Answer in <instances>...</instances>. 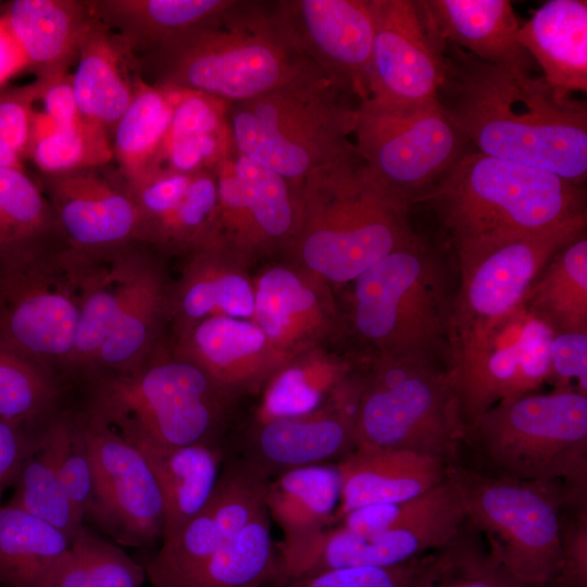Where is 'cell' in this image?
Here are the masks:
<instances>
[{
    "instance_id": "cell-1",
    "label": "cell",
    "mask_w": 587,
    "mask_h": 587,
    "mask_svg": "<svg viewBox=\"0 0 587 587\" xmlns=\"http://www.w3.org/2000/svg\"><path fill=\"white\" fill-rule=\"evenodd\" d=\"M437 102L472 149L583 185L587 107L542 76L484 62L446 42Z\"/></svg>"
},
{
    "instance_id": "cell-2",
    "label": "cell",
    "mask_w": 587,
    "mask_h": 587,
    "mask_svg": "<svg viewBox=\"0 0 587 587\" xmlns=\"http://www.w3.org/2000/svg\"><path fill=\"white\" fill-rule=\"evenodd\" d=\"M134 62L149 83L201 92L228 104L317 70L280 32L271 2L237 0L210 22L134 57Z\"/></svg>"
},
{
    "instance_id": "cell-3",
    "label": "cell",
    "mask_w": 587,
    "mask_h": 587,
    "mask_svg": "<svg viewBox=\"0 0 587 587\" xmlns=\"http://www.w3.org/2000/svg\"><path fill=\"white\" fill-rule=\"evenodd\" d=\"M408 213L374 182L355 148L303 180L283 255L330 286L348 285L414 236Z\"/></svg>"
},
{
    "instance_id": "cell-4",
    "label": "cell",
    "mask_w": 587,
    "mask_h": 587,
    "mask_svg": "<svg viewBox=\"0 0 587 587\" xmlns=\"http://www.w3.org/2000/svg\"><path fill=\"white\" fill-rule=\"evenodd\" d=\"M74 387L85 415L134 445L159 447L214 444L233 399L167 337L134 366L91 374Z\"/></svg>"
},
{
    "instance_id": "cell-5",
    "label": "cell",
    "mask_w": 587,
    "mask_h": 587,
    "mask_svg": "<svg viewBox=\"0 0 587 587\" xmlns=\"http://www.w3.org/2000/svg\"><path fill=\"white\" fill-rule=\"evenodd\" d=\"M454 251L545 230L586 214L583 185L474 149L425 197Z\"/></svg>"
},
{
    "instance_id": "cell-6",
    "label": "cell",
    "mask_w": 587,
    "mask_h": 587,
    "mask_svg": "<svg viewBox=\"0 0 587 587\" xmlns=\"http://www.w3.org/2000/svg\"><path fill=\"white\" fill-rule=\"evenodd\" d=\"M352 92L319 70L251 100L229 104L236 153L287 179L299 192L315 168L355 151L359 104Z\"/></svg>"
},
{
    "instance_id": "cell-7",
    "label": "cell",
    "mask_w": 587,
    "mask_h": 587,
    "mask_svg": "<svg viewBox=\"0 0 587 587\" xmlns=\"http://www.w3.org/2000/svg\"><path fill=\"white\" fill-rule=\"evenodd\" d=\"M349 285L347 321L371 355L445 361L454 296L440 257L419 235Z\"/></svg>"
},
{
    "instance_id": "cell-8",
    "label": "cell",
    "mask_w": 587,
    "mask_h": 587,
    "mask_svg": "<svg viewBox=\"0 0 587 587\" xmlns=\"http://www.w3.org/2000/svg\"><path fill=\"white\" fill-rule=\"evenodd\" d=\"M367 362L360 373L354 448L404 449L451 460L466 425L446 363L413 355H370Z\"/></svg>"
},
{
    "instance_id": "cell-9",
    "label": "cell",
    "mask_w": 587,
    "mask_h": 587,
    "mask_svg": "<svg viewBox=\"0 0 587 587\" xmlns=\"http://www.w3.org/2000/svg\"><path fill=\"white\" fill-rule=\"evenodd\" d=\"M503 476L567 486L585 504L587 396L574 389L502 400L466 432Z\"/></svg>"
},
{
    "instance_id": "cell-10",
    "label": "cell",
    "mask_w": 587,
    "mask_h": 587,
    "mask_svg": "<svg viewBox=\"0 0 587 587\" xmlns=\"http://www.w3.org/2000/svg\"><path fill=\"white\" fill-rule=\"evenodd\" d=\"M86 261L70 246L0 254V347L65 383Z\"/></svg>"
},
{
    "instance_id": "cell-11",
    "label": "cell",
    "mask_w": 587,
    "mask_h": 587,
    "mask_svg": "<svg viewBox=\"0 0 587 587\" xmlns=\"http://www.w3.org/2000/svg\"><path fill=\"white\" fill-rule=\"evenodd\" d=\"M466 521L485 534L489 551L505 571L529 587H552L561 565L558 484L454 472Z\"/></svg>"
},
{
    "instance_id": "cell-12",
    "label": "cell",
    "mask_w": 587,
    "mask_h": 587,
    "mask_svg": "<svg viewBox=\"0 0 587 587\" xmlns=\"http://www.w3.org/2000/svg\"><path fill=\"white\" fill-rule=\"evenodd\" d=\"M355 148L379 188L409 210L422 203L472 147L437 100L391 107L362 100L353 133Z\"/></svg>"
},
{
    "instance_id": "cell-13",
    "label": "cell",
    "mask_w": 587,
    "mask_h": 587,
    "mask_svg": "<svg viewBox=\"0 0 587 587\" xmlns=\"http://www.w3.org/2000/svg\"><path fill=\"white\" fill-rule=\"evenodd\" d=\"M553 330L523 303L502 319L452 337L445 357L466 430L496 403L551 379Z\"/></svg>"
},
{
    "instance_id": "cell-14",
    "label": "cell",
    "mask_w": 587,
    "mask_h": 587,
    "mask_svg": "<svg viewBox=\"0 0 587 587\" xmlns=\"http://www.w3.org/2000/svg\"><path fill=\"white\" fill-rule=\"evenodd\" d=\"M585 229L586 214L545 230L455 253L460 285L453 298L448 340L491 324L522 305L551 257Z\"/></svg>"
},
{
    "instance_id": "cell-15",
    "label": "cell",
    "mask_w": 587,
    "mask_h": 587,
    "mask_svg": "<svg viewBox=\"0 0 587 587\" xmlns=\"http://www.w3.org/2000/svg\"><path fill=\"white\" fill-rule=\"evenodd\" d=\"M73 409L83 427L92 473L85 520L122 546L148 548L162 540L163 499L143 454L109 426Z\"/></svg>"
},
{
    "instance_id": "cell-16",
    "label": "cell",
    "mask_w": 587,
    "mask_h": 587,
    "mask_svg": "<svg viewBox=\"0 0 587 587\" xmlns=\"http://www.w3.org/2000/svg\"><path fill=\"white\" fill-rule=\"evenodd\" d=\"M454 478L455 489L441 504L404 525L367 535L339 526L282 542L284 575L297 578L337 569L399 565L445 546L466 521L462 489Z\"/></svg>"
},
{
    "instance_id": "cell-17",
    "label": "cell",
    "mask_w": 587,
    "mask_h": 587,
    "mask_svg": "<svg viewBox=\"0 0 587 587\" xmlns=\"http://www.w3.org/2000/svg\"><path fill=\"white\" fill-rule=\"evenodd\" d=\"M215 174L216 240L248 268L283 254L296 228L299 192L276 172L236 151Z\"/></svg>"
},
{
    "instance_id": "cell-18",
    "label": "cell",
    "mask_w": 587,
    "mask_h": 587,
    "mask_svg": "<svg viewBox=\"0 0 587 587\" xmlns=\"http://www.w3.org/2000/svg\"><path fill=\"white\" fill-rule=\"evenodd\" d=\"M274 21L291 47L361 102L375 29L373 0H279Z\"/></svg>"
},
{
    "instance_id": "cell-19",
    "label": "cell",
    "mask_w": 587,
    "mask_h": 587,
    "mask_svg": "<svg viewBox=\"0 0 587 587\" xmlns=\"http://www.w3.org/2000/svg\"><path fill=\"white\" fill-rule=\"evenodd\" d=\"M374 39L367 75L370 99L391 107L436 100L444 78V42L419 1L373 0Z\"/></svg>"
},
{
    "instance_id": "cell-20",
    "label": "cell",
    "mask_w": 587,
    "mask_h": 587,
    "mask_svg": "<svg viewBox=\"0 0 587 587\" xmlns=\"http://www.w3.org/2000/svg\"><path fill=\"white\" fill-rule=\"evenodd\" d=\"M100 168L42 175L49 200L68 246L90 253L143 245L140 211L118 174Z\"/></svg>"
},
{
    "instance_id": "cell-21",
    "label": "cell",
    "mask_w": 587,
    "mask_h": 587,
    "mask_svg": "<svg viewBox=\"0 0 587 587\" xmlns=\"http://www.w3.org/2000/svg\"><path fill=\"white\" fill-rule=\"evenodd\" d=\"M253 321L291 360L336 336L344 317L332 286L289 261L264 267L253 280Z\"/></svg>"
},
{
    "instance_id": "cell-22",
    "label": "cell",
    "mask_w": 587,
    "mask_h": 587,
    "mask_svg": "<svg viewBox=\"0 0 587 587\" xmlns=\"http://www.w3.org/2000/svg\"><path fill=\"white\" fill-rule=\"evenodd\" d=\"M360 390L359 380L348 375L319 410L302 416L257 422L245 461L268 477L348 454L354 448Z\"/></svg>"
},
{
    "instance_id": "cell-23",
    "label": "cell",
    "mask_w": 587,
    "mask_h": 587,
    "mask_svg": "<svg viewBox=\"0 0 587 587\" xmlns=\"http://www.w3.org/2000/svg\"><path fill=\"white\" fill-rule=\"evenodd\" d=\"M173 350L230 396L264 387L289 359L251 320L212 315L171 336Z\"/></svg>"
},
{
    "instance_id": "cell-24",
    "label": "cell",
    "mask_w": 587,
    "mask_h": 587,
    "mask_svg": "<svg viewBox=\"0 0 587 587\" xmlns=\"http://www.w3.org/2000/svg\"><path fill=\"white\" fill-rule=\"evenodd\" d=\"M158 255L145 245L138 247L115 322L87 376L129 369L165 338L171 282Z\"/></svg>"
},
{
    "instance_id": "cell-25",
    "label": "cell",
    "mask_w": 587,
    "mask_h": 587,
    "mask_svg": "<svg viewBox=\"0 0 587 587\" xmlns=\"http://www.w3.org/2000/svg\"><path fill=\"white\" fill-rule=\"evenodd\" d=\"M253 312L254 289L248 267L220 241L185 257L180 276L170 287L172 336L212 315L251 320Z\"/></svg>"
},
{
    "instance_id": "cell-26",
    "label": "cell",
    "mask_w": 587,
    "mask_h": 587,
    "mask_svg": "<svg viewBox=\"0 0 587 587\" xmlns=\"http://www.w3.org/2000/svg\"><path fill=\"white\" fill-rule=\"evenodd\" d=\"M340 497L334 519L361 507L399 502L442 483V461L404 449L354 448L337 464Z\"/></svg>"
},
{
    "instance_id": "cell-27",
    "label": "cell",
    "mask_w": 587,
    "mask_h": 587,
    "mask_svg": "<svg viewBox=\"0 0 587 587\" xmlns=\"http://www.w3.org/2000/svg\"><path fill=\"white\" fill-rule=\"evenodd\" d=\"M423 12L444 42L487 63L529 72L532 58L515 40L519 21L508 0H423Z\"/></svg>"
},
{
    "instance_id": "cell-28",
    "label": "cell",
    "mask_w": 587,
    "mask_h": 587,
    "mask_svg": "<svg viewBox=\"0 0 587 587\" xmlns=\"http://www.w3.org/2000/svg\"><path fill=\"white\" fill-rule=\"evenodd\" d=\"M76 60L71 80L80 116L111 135L134 95V57L114 32L95 18Z\"/></svg>"
},
{
    "instance_id": "cell-29",
    "label": "cell",
    "mask_w": 587,
    "mask_h": 587,
    "mask_svg": "<svg viewBox=\"0 0 587 587\" xmlns=\"http://www.w3.org/2000/svg\"><path fill=\"white\" fill-rule=\"evenodd\" d=\"M515 40L542 70L561 98L587 90V2H545L515 34Z\"/></svg>"
},
{
    "instance_id": "cell-30",
    "label": "cell",
    "mask_w": 587,
    "mask_h": 587,
    "mask_svg": "<svg viewBox=\"0 0 587 587\" xmlns=\"http://www.w3.org/2000/svg\"><path fill=\"white\" fill-rule=\"evenodd\" d=\"M38 79L66 74L95 16L90 1L15 0L3 15Z\"/></svg>"
},
{
    "instance_id": "cell-31",
    "label": "cell",
    "mask_w": 587,
    "mask_h": 587,
    "mask_svg": "<svg viewBox=\"0 0 587 587\" xmlns=\"http://www.w3.org/2000/svg\"><path fill=\"white\" fill-rule=\"evenodd\" d=\"M139 246L132 245L99 253L86 252L74 348L65 372L70 387L93 370L99 351L115 322L123 289Z\"/></svg>"
},
{
    "instance_id": "cell-32",
    "label": "cell",
    "mask_w": 587,
    "mask_h": 587,
    "mask_svg": "<svg viewBox=\"0 0 587 587\" xmlns=\"http://www.w3.org/2000/svg\"><path fill=\"white\" fill-rule=\"evenodd\" d=\"M176 89L158 168L190 175L216 171L235 151L228 122L229 104L201 92Z\"/></svg>"
},
{
    "instance_id": "cell-33",
    "label": "cell",
    "mask_w": 587,
    "mask_h": 587,
    "mask_svg": "<svg viewBox=\"0 0 587 587\" xmlns=\"http://www.w3.org/2000/svg\"><path fill=\"white\" fill-rule=\"evenodd\" d=\"M236 0H93L96 20L114 32L133 57L197 28Z\"/></svg>"
},
{
    "instance_id": "cell-34",
    "label": "cell",
    "mask_w": 587,
    "mask_h": 587,
    "mask_svg": "<svg viewBox=\"0 0 587 587\" xmlns=\"http://www.w3.org/2000/svg\"><path fill=\"white\" fill-rule=\"evenodd\" d=\"M134 446L148 461L159 484L164 505L163 540L205 508L220 475L222 452L215 444Z\"/></svg>"
},
{
    "instance_id": "cell-35",
    "label": "cell",
    "mask_w": 587,
    "mask_h": 587,
    "mask_svg": "<svg viewBox=\"0 0 587 587\" xmlns=\"http://www.w3.org/2000/svg\"><path fill=\"white\" fill-rule=\"evenodd\" d=\"M177 89L152 84L138 73L133 98L112 134L118 174L129 188L158 168Z\"/></svg>"
},
{
    "instance_id": "cell-36",
    "label": "cell",
    "mask_w": 587,
    "mask_h": 587,
    "mask_svg": "<svg viewBox=\"0 0 587 587\" xmlns=\"http://www.w3.org/2000/svg\"><path fill=\"white\" fill-rule=\"evenodd\" d=\"M71 540L24 510L0 505V585L51 587Z\"/></svg>"
},
{
    "instance_id": "cell-37",
    "label": "cell",
    "mask_w": 587,
    "mask_h": 587,
    "mask_svg": "<svg viewBox=\"0 0 587 587\" xmlns=\"http://www.w3.org/2000/svg\"><path fill=\"white\" fill-rule=\"evenodd\" d=\"M524 304L554 333H587L586 229L551 257Z\"/></svg>"
},
{
    "instance_id": "cell-38",
    "label": "cell",
    "mask_w": 587,
    "mask_h": 587,
    "mask_svg": "<svg viewBox=\"0 0 587 587\" xmlns=\"http://www.w3.org/2000/svg\"><path fill=\"white\" fill-rule=\"evenodd\" d=\"M352 370L350 361L320 347L294 357L264 385L257 422L302 416L319 410Z\"/></svg>"
},
{
    "instance_id": "cell-39",
    "label": "cell",
    "mask_w": 587,
    "mask_h": 587,
    "mask_svg": "<svg viewBox=\"0 0 587 587\" xmlns=\"http://www.w3.org/2000/svg\"><path fill=\"white\" fill-rule=\"evenodd\" d=\"M340 497L337 465L313 464L291 469L268 480L265 505L283 529L284 540L320 529L330 520Z\"/></svg>"
},
{
    "instance_id": "cell-40",
    "label": "cell",
    "mask_w": 587,
    "mask_h": 587,
    "mask_svg": "<svg viewBox=\"0 0 587 587\" xmlns=\"http://www.w3.org/2000/svg\"><path fill=\"white\" fill-rule=\"evenodd\" d=\"M267 509L221 545L182 587H278Z\"/></svg>"
},
{
    "instance_id": "cell-41",
    "label": "cell",
    "mask_w": 587,
    "mask_h": 587,
    "mask_svg": "<svg viewBox=\"0 0 587 587\" xmlns=\"http://www.w3.org/2000/svg\"><path fill=\"white\" fill-rule=\"evenodd\" d=\"M70 390L54 372L0 347V421L39 433L66 407Z\"/></svg>"
},
{
    "instance_id": "cell-42",
    "label": "cell",
    "mask_w": 587,
    "mask_h": 587,
    "mask_svg": "<svg viewBox=\"0 0 587 587\" xmlns=\"http://www.w3.org/2000/svg\"><path fill=\"white\" fill-rule=\"evenodd\" d=\"M65 246L41 187L23 168H0V254Z\"/></svg>"
},
{
    "instance_id": "cell-43",
    "label": "cell",
    "mask_w": 587,
    "mask_h": 587,
    "mask_svg": "<svg viewBox=\"0 0 587 587\" xmlns=\"http://www.w3.org/2000/svg\"><path fill=\"white\" fill-rule=\"evenodd\" d=\"M475 529V528H474ZM408 587H529L511 576L464 523L445 546L416 561Z\"/></svg>"
},
{
    "instance_id": "cell-44",
    "label": "cell",
    "mask_w": 587,
    "mask_h": 587,
    "mask_svg": "<svg viewBox=\"0 0 587 587\" xmlns=\"http://www.w3.org/2000/svg\"><path fill=\"white\" fill-rule=\"evenodd\" d=\"M28 154L45 176L105 167L114 160L107 129L84 118L54 127L38 113Z\"/></svg>"
},
{
    "instance_id": "cell-45",
    "label": "cell",
    "mask_w": 587,
    "mask_h": 587,
    "mask_svg": "<svg viewBox=\"0 0 587 587\" xmlns=\"http://www.w3.org/2000/svg\"><path fill=\"white\" fill-rule=\"evenodd\" d=\"M146 578L143 565L84 526L72 540L51 587H140Z\"/></svg>"
},
{
    "instance_id": "cell-46",
    "label": "cell",
    "mask_w": 587,
    "mask_h": 587,
    "mask_svg": "<svg viewBox=\"0 0 587 587\" xmlns=\"http://www.w3.org/2000/svg\"><path fill=\"white\" fill-rule=\"evenodd\" d=\"M215 171L193 174L186 195L150 237L147 247L159 254L187 257L216 238Z\"/></svg>"
},
{
    "instance_id": "cell-47",
    "label": "cell",
    "mask_w": 587,
    "mask_h": 587,
    "mask_svg": "<svg viewBox=\"0 0 587 587\" xmlns=\"http://www.w3.org/2000/svg\"><path fill=\"white\" fill-rule=\"evenodd\" d=\"M5 504L26 511L61 530L71 541L84 524L76 517L48 448L38 436L23 463Z\"/></svg>"
},
{
    "instance_id": "cell-48",
    "label": "cell",
    "mask_w": 587,
    "mask_h": 587,
    "mask_svg": "<svg viewBox=\"0 0 587 587\" xmlns=\"http://www.w3.org/2000/svg\"><path fill=\"white\" fill-rule=\"evenodd\" d=\"M227 539L204 508L176 533L162 540L145 566L153 587H182Z\"/></svg>"
},
{
    "instance_id": "cell-49",
    "label": "cell",
    "mask_w": 587,
    "mask_h": 587,
    "mask_svg": "<svg viewBox=\"0 0 587 587\" xmlns=\"http://www.w3.org/2000/svg\"><path fill=\"white\" fill-rule=\"evenodd\" d=\"M73 511L80 523L90 504L92 473L79 419L73 408L65 407L40 432Z\"/></svg>"
},
{
    "instance_id": "cell-50",
    "label": "cell",
    "mask_w": 587,
    "mask_h": 587,
    "mask_svg": "<svg viewBox=\"0 0 587 587\" xmlns=\"http://www.w3.org/2000/svg\"><path fill=\"white\" fill-rule=\"evenodd\" d=\"M268 477L247 461L232 463L220 473L205 505L226 539L266 510Z\"/></svg>"
},
{
    "instance_id": "cell-51",
    "label": "cell",
    "mask_w": 587,
    "mask_h": 587,
    "mask_svg": "<svg viewBox=\"0 0 587 587\" xmlns=\"http://www.w3.org/2000/svg\"><path fill=\"white\" fill-rule=\"evenodd\" d=\"M455 486L457 482L448 470L447 478L427 492L404 501L358 508L339 519L340 527L367 535L404 525L441 504Z\"/></svg>"
},
{
    "instance_id": "cell-52",
    "label": "cell",
    "mask_w": 587,
    "mask_h": 587,
    "mask_svg": "<svg viewBox=\"0 0 587 587\" xmlns=\"http://www.w3.org/2000/svg\"><path fill=\"white\" fill-rule=\"evenodd\" d=\"M41 87L37 79L0 92V168H23L21 160L28 154L34 137L36 112L33 105L39 99Z\"/></svg>"
},
{
    "instance_id": "cell-53",
    "label": "cell",
    "mask_w": 587,
    "mask_h": 587,
    "mask_svg": "<svg viewBox=\"0 0 587 587\" xmlns=\"http://www.w3.org/2000/svg\"><path fill=\"white\" fill-rule=\"evenodd\" d=\"M192 175L167 168H157L136 185L127 187L143 222V245L147 246L154 230L165 222L186 195Z\"/></svg>"
},
{
    "instance_id": "cell-54",
    "label": "cell",
    "mask_w": 587,
    "mask_h": 587,
    "mask_svg": "<svg viewBox=\"0 0 587 587\" xmlns=\"http://www.w3.org/2000/svg\"><path fill=\"white\" fill-rule=\"evenodd\" d=\"M419 558L392 566H358L285 579L278 587H408Z\"/></svg>"
},
{
    "instance_id": "cell-55",
    "label": "cell",
    "mask_w": 587,
    "mask_h": 587,
    "mask_svg": "<svg viewBox=\"0 0 587 587\" xmlns=\"http://www.w3.org/2000/svg\"><path fill=\"white\" fill-rule=\"evenodd\" d=\"M551 379L557 389H572L587 396V333H553L549 346Z\"/></svg>"
},
{
    "instance_id": "cell-56",
    "label": "cell",
    "mask_w": 587,
    "mask_h": 587,
    "mask_svg": "<svg viewBox=\"0 0 587 587\" xmlns=\"http://www.w3.org/2000/svg\"><path fill=\"white\" fill-rule=\"evenodd\" d=\"M561 565L552 587H587L586 508L566 526L561 521Z\"/></svg>"
},
{
    "instance_id": "cell-57",
    "label": "cell",
    "mask_w": 587,
    "mask_h": 587,
    "mask_svg": "<svg viewBox=\"0 0 587 587\" xmlns=\"http://www.w3.org/2000/svg\"><path fill=\"white\" fill-rule=\"evenodd\" d=\"M39 433L0 421V505L4 491L13 486L23 463L37 447Z\"/></svg>"
},
{
    "instance_id": "cell-58",
    "label": "cell",
    "mask_w": 587,
    "mask_h": 587,
    "mask_svg": "<svg viewBox=\"0 0 587 587\" xmlns=\"http://www.w3.org/2000/svg\"><path fill=\"white\" fill-rule=\"evenodd\" d=\"M42 84L39 99L43 102V112L39 113L51 126H65L78 122L80 116L72 87L71 75H60Z\"/></svg>"
},
{
    "instance_id": "cell-59",
    "label": "cell",
    "mask_w": 587,
    "mask_h": 587,
    "mask_svg": "<svg viewBox=\"0 0 587 587\" xmlns=\"http://www.w3.org/2000/svg\"><path fill=\"white\" fill-rule=\"evenodd\" d=\"M26 67L28 63L25 53L2 16L0 17V87Z\"/></svg>"
}]
</instances>
